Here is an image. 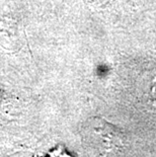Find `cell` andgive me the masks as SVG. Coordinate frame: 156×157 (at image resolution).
Returning <instances> with one entry per match:
<instances>
[{"label": "cell", "instance_id": "obj_1", "mask_svg": "<svg viewBox=\"0 0 156 157\" xmlns=\"http://www.w3.org/2000/svg\"><path fill=\"white\" fill-rule=\"evenodd\" d=\"M90 144L99 157H117L124 153L128 137L124 130L101 118L90 123Z\"/></svg>", "mask_w": 156, "mask_h": 157}]
</instances>
